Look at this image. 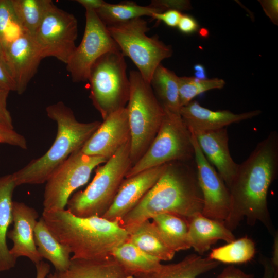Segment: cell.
I'll return each instance as SVG.
<instances>
[{
  "instance_id": "1",
  "label": "cell",
  "mask_w": 278,
  "mask_h": 278,
  "mask_svg": "<svg viewBox=\"0 0 278 278\" xmlns=\"http://www.w3.org/2000/svg\"><path fill=\"white\" fill-rule=\"evenodd\" d=\"M278 174V133L271 131L259 142L248 158L238 165L227 186L230 194L229 213L224 223L232 232L246 219L250 226L261 222L274 234L267 196Z\"/></svg>"
},
{
  "instance_id": "2",
  "label": "cell",
  "mask_w": 278,
  "mask_h": 278,
  "mask_svg": "<svg viewBox=\"0 0 278 278\" xmlns=\"http://www.w3.org/2000/svg\"><path fill=\"white\" fill-rule=\"evenodd\" d=\"M203 200L195 159L167 163L163 173L137 204L118 222L128 232L162 214L189 220L202 214Z\"/></svg>"
},
{
  "instance_id": "3",
  "label": "cell",
  "mask_w": 278,
  "mask_h": 278,
  "mask_svg": "<svg viewBox=\"0 0 278 278\" xmlns=\"http://www.w3.org/2000/svg\"><path fill=\"white\" fill-rule=\"evenodd\" d=\"M41 218L58 241L69 249L72 258L107 257L129 236L117 221L97 216L79 217L65 209L43 211Z\"/></svg>"
},
{
  "instance_id": "4",
  "label": "cell",
  "mask_w": 278,
  "mask_h": 278,
  "mask_svg": "<svg viewBox=\"0 0 278 278\" xmlns=\"http://www.w3.org/2000/svg\"><path fill=\"white\" fill-rule=\"evenodd\" d=\"M46 112L48 117L57 124L56 138L44 155L12 173L16 187L45 183L73 152L83 147L101 124L99 121H78L73 111L62 101L47 106Z\"/></svg>"
},
{
  "instance_id": "5",
  "label": "cell",
  "mask_w": 278,
  "mask_h": 278,
  "mask_svg": "<svg viewBox=\"0 0 278 278\" xmlns=\"http://www.w3.org/2000/svg\"><path fill=\"white\" fill-rule=\"evenodd\" d=\"M131 167L130 139L96 169L93 180L84 190L71 196L66 210L79 217H102Z\"/></svg>"
},
{
  "instance_id": "6",
  "label": "cell",
  "mask_w": 278,
  "mask_h": 278,
  "mask_svg": "<svg viewBox=\"0 0 278 278\" xmlns=\"http://www.w3.org/2000/svg\"><path fill=\"white\" fill-rule=\"evenodd\" d=\"M130 93L128 105L130 131L131 167L149 147L157 134L165 111L149 83L138 71L129 72Z\"/></svg>"
},
{
  "instance_id": "7",
  "label": "cell",
  "mask_w": 278,
  "mask_h": 278,
  "mask_svg": "<svg viewBox=\"0 0 278 278\" xmlns=\"http://www.w3.org/2000/svg\"><path fill=\"white\" fill-rule=\"evenodd\" d=\"M88 81L90 97L103 119L126 107L130 81L125 56L120 51H110L100 57L92 66Z\"/></svg>"
},
{
  "instance_id": "8",
  "label": "cell",
  "mask_w": 278,
  "mask_h": 278,
  "mask_svg": "<svg viewBox=\"0 0 278 278\" xmlns=\"http://www.w3.org/2000/svg\"><path fill=\"white\" fill-rule=\"evenodd\" d=\"M107 28L120 51L133 61L148 83L161 62L172 55V47L160 40L158 36H147L150 28L147 22L142 18L108 26Z\"/></svg>"
},
{
  "instance_id": "9",
  "label": "cell",
  "mask_w": 278,
  "mask_h": 278,
  "mask_svg": "<svg viewBox=\"0 0 278 278\" xmlns=\"http://www.w3.org/2000/svg\"><path fill=\"white\" fill-rule=\"evenodd\" d=\"M165 111L155 137L143 155L128 171L125 178L170 162L195 159L191 133L180 114Z\"/></svg>"
},
{
  "instance_id": "10",
  "label": "cell",
  "mask_w": 278,
  "mask_h": 278,
  "mask_svg": "<svg viewBox=\"0 0 278 278\" xmlns=\"http://www.w3.org/2000/svg\"><path fill=\"white\" fill-rule=\"evenodd\" d=\"M107 161L102 157L85 154L81 149L73 152L46 182L43 211L65 210L73 192L87 183L96 167Z\"/></svg>"
},
{
  "instance_id": "11",
  "label": "cell",
  "mask_w": 278,
  "mask_h": 278,
  "mask_svg": "<svg viewBox=\"0 0 278 278\" xmlns=\"http://www.w3.org/2000/svg\"><path fill=\"white\" fill-rule=\"evenodd\" d=\"M77 36V19L53 3L32 37L43 58L54 57L66 64L76 48Z\"/></svg>"
},
{
  "instance_id": "12",
  "label": "cell",
  "mask_w": 278,
  "mask_h": 278,
  "mask_svg": "<svg viewBox=\"0 0 278 278\" xmlns=\"http://www.w3.org/2000/svg\"><path fill=\"white\" fill-rule=\"evenodd\" d=\"M85 25L82 39L66 65L72 81H88L91 68L105 54L120 51L107 27L94 10L85 9Z\"/></svg>"
},
{
  "instance_id": "13",
  "label": "cell",
  "mask_w": 278,
  "mask_h": 278,
  "mask_svg": "<svg viewBox=\"0 0 278 278\" xmlns=\"http://www.w3.org/2000/svg\"><path fill=\"white\" fill-rule=\"evenodd\" d=\"M190 133L198 178L203 200L202 215L224 222L230 209L229 190L216 169L204 155L194 134Z\"/></svg>"
},
{
  "instance_id": "14",
  "label": "cell",
  "mask_w": 278,
  "mask_h": 278,
  "mask_svg": "<svg viewBox=\"0 0 278 278\" xmlns=\"http://www.w3.org/2000/svg\"><path fill=\"white\" fill-rule=\"evenodd\" d=\"M130 139L128 111L124 107L103 119L81 151L85 154L102 157L108 160Z\"/></svg>"
},
{
  "instance_id": "15",
  "label": "cell",
  "mask_w": 278,
  "mask_h": 278,
  "mask_svg": "<svg viewBox=\"0 0 278 278\" xmlns=\"http://www.w3.org/2000/svg\"><path fill=\"white\" fill-rule=\"evenodd\" d=\"M1 46L15 84L16 92L22 94L37 73L43 57L32 36L26 32Z\"/></svg>"
},
{
  "instance_id": "16",
  "label": "cell",
  "mask_w": 278,
  "mask_h": 278,
  "mask_svg": "<svg viewBox=\"0 0 278 278\" xmlns=\"http://www.w3.org/2000/svg\"><path fill=\"white\" fill-rule=\"evenodd\" d=\"M167 165L157 166L125 178L112 204L102 217L119 222L157 183L166 169Z\"/></svg>"
},
{
  "instance_id": "17",
  "label": "cell",
  "mask_w": 278,
  "mask_h": 278,
  "mask_svg": "<svg viewBox=\"0 0 278 278\" xmlns=\"http://www.w3.org/2000/svg\"><path fill=\"white\" fill-rule=\"evenodd\" d=\"M39 214L37 210L21 202L13 201V228L7 237L12 240L10 254L15 258L27 257L35 265L42 260L34 240V231Z\"/></svg>"
},
{
  "instance_id": "18",
  "label": "cell",
  "mask_w": 278,
  "mask_h": 278,
  "mask_svg": "<svg viewBox=\"0 0 278 278\" xmlns=\"http://www.w3.org/2000/svg\"><path fill=\"white\" fill-rule=\"evenodd\" d=\"M260 113L259 110L241 113H234L225 110L213 111L194 100L182 107L180 110L183 122L193 133L220 129L232 124L251 119Z\"/></svg>"
},
{
  "instance_id": "19",
  "label": "cell",
  "mask_w": 278,
  "mask_h": 278,
  "mask_svg": "<svg viewBox=\"0 0 278 278\" xmlns=\"http://www.w3.org/2000/svg\"><path fill=\"white\" fill-rule=\"evenodd\" d=\"M192 133L206 159L228 186L235 176L239 164L233 160L230 153L227 127Z\"/></svg>"
},
{
  "instance_id": "20",
  "label": "cell",
  "mask_w": 278,
  "mask_h": 278,
  "mask_svg": "<svg viewBox=\"0 0 278 278\" xmlns=\"http://www.w3.org/2000/svg\"><path fill=\"white\" fill-rule=\"evenodd\" d=\"M188 222V236L190 248L200 255L219 240L229 243L236 239L224 222L206 217L202 214L192 217Z\"/></svg>"
},
{
  "instance_id": "21",
  "label": "cell",
  "mask_w": 278,
  "mask_h": 278,
  "mask_svg": "<svg viewBox=\"0 0 278 278\" xmlns=\"http://www.w3.org/2000/svg\"><path fill=\"white\" fill-rule=\"evenodd\" d=\"M58 278H133L111 255L99 259L71 258L69 268Z\"/></svg>"
},
{
  "instance_id": "22",
  "label": "cell",
  "mask_w": 278,
  "mask_h": 278,
  "mask_svg": "<svg viewBox=\"0 0 278 278\" xmlns=\"http://www.w3.org/2000/svg\"><path fill=\"white\" fill-rule=\"evenodd\" d=\"M16 187L12 174L0 177V272L14 268L17 260L10 254L6 240L12 223V195Z\"/></svg>"
},
{
  "instance_id": "23",
  "label": "cell",
  "mask_w": 278,
  "mask_h": 278,
  "mask_svg": "<svg viewBox=\"0 0 278 278\" xmlns=\"http://www.w3.org/2000/svg\"><path fill=\"white\" fill-rule=\"evenodd\" d=\"M219 265V263L192 254L177 263L163 265L157 270L136 275L133 278H197Z\"/></svg>"
},
{
  "instance_id": "24",
  "label": "cell",
  "mask_w": 278,
  "mask_h": 278,
  "mask_svg": "<svg viewBox=\"0 0 278 278\" xmlns=\"http://www.w3.org/2000/svg\"><path fill=\"white\" fill-rule=\"evenodd\" d=\"M34 240L40 256L53 264L56 272H62L69 268L71 261L70 250L58 241L41 217L34 229Z\"/></svg>"
},
{
  "instance_id": "25",
  "label": "cell",
  "mask_w": 278,
  "mask_h": 278,
  "mask_svg": "<svg viewBox=\"0 0 278 278\" xmlns=\"http://www.w3.org/2000/svg\"><path fill=\"white\" fill-rule=\"evenodd\" d=\"M127 241L146 253L162 261L171 260L176 253L162 239L150 220H146L128 232Z\"/></svg>"
},
{
  "instance_id": "26",
  "label": "cell",
  "mask_w": 278,
  "mask_h": 278,
  "mask_svg": "<svg viewBox=\"0 0 278 278\" xmlns=\"http://www.w3.org/2000/svg\"><path fill=\"white\" fill-rule=\"evenodd\" d=\"M152 222L162 239L174 252L190 248L188 241V220L169 213L153 217Z\"/></svg>"
},
{
  "instance_id": "27",
  "label": "cell",
  "mask_w": 278,
  "mask_h": 278,
  "mask_svg": "<svg viewBox=\"0 0 278 278\" xmlns=\"http://www.w3.org/2000/svg\"><path fill=\"white\" fill-rule=\"evenodd\" d=\"M150 84L164 109L180 114L179 76L160 64L154 71Z\"/></svg>"
},
{
  "instance_id": "28",
  "label": "cell",
  "mask_w": 278,
  "mask_h": 278,
  "mask_svg": "<svg viewBox=\"0 0 278 278\" xmlns=\"http://www.w3.org/2000/svg\"><path fill=\"white\" fill-rule=\"evenodd\" d=\"M112 255L125 271L133 277L154 271L162 264L160 260L146 253L127 240L117 247Z\"/></svg>"
},
{
  "instance_id": "29",
  "label": "cell",
  "mask_w": 278,
  "mask_h": 278,
  "mask_svg": "<svg viewBox=\"0 0 278 278\" xmlns=\"http://www.w3.org/2000/svg\"><path fill=\"white\" fill-rule=\"evenodd\" d=\"M95 11L107 27L144 16H151L154 13L162 12L160 9L150 4L141 6L134 2L129 1H123L118 4H110L105 2Z\"/></svg>"
},
{
  "instance_id": "30",
  "label": "cell",
  "mask_w": 278,
  "mask_h": 278,
  "mask_svg": "<svg viewBox=\"0 0 278 278\" xmlns=\"http://www.w3.org/2000/svg\"><path fill=\"white\" fill-rule=\"evenodd\" d=\"M11 2L22 28L32 36L53 3L51 0H11Z\"/></svg>"
},
{
  "instance_id": "31",
  "label": "cell",
  "mask_w": 278,
  "mask_h": 278,
  "mask_svg": "<svg viewBox=\"0 0 278 278\" xmlns=\"http://www.w3.org/2000/svg\"><path fill=\"white\" fill-rule=\"evenodd\" d=\"M255 252L254 242L246 236L213 249L208 257L219 263L242 264L251 260Z\"/></svg>"
},
{
  "instance_id": "32",
  "label": "cell",
  "mask_w": 278,
  "mask_h": 278,
  "mask_svg": "<svg viewBox=\"0 0 278 278\" xmlns=\"http://www.w3.org/2000/svg\"><path fill=\"white\" fill-rule=\"evenodd\" d=\"M225 82L219 78L199 79L195 77H179V95L180 105L184 106L197 96L209 90L221 89Z\"/></svg>"
},
{
  "instance_id": "33",
  "label": "cell",
  "mask_w": 278,
  "mask_h": 278,
  "mask_svg": "<svg viewBox=\"0 0 278 278\" xmlns=\"http://www.w3.org/2000/svg\"><path fill=\"white\" fill-rule=\"evenodd\" d=\"M25 32L16 16L11 0H0V44L9 43Z\"/></svg>"
},
{
  "instance_id": "34",
  "label": "cell",
  "mask_w": 278,
  "mask_h": 278,
  "mask_svg": "<svg viewBox=\"0 0 278 278\" xmlns=\"http://www.w3.org/2000/svg\"><path fill=\"white\" fill-rule=\"evenodd\" d=\"M0 143L8 144L23 149L27 148L25 137L14 129L9 128L0 124Z\"/></svg>"
},
{
  "instance_id": "35",
  "label": "cell",
  "mask_w": 278,
  "mask_h": 278,
  "mask_svg": "<svg viewBox=\"0 0 278 278\" xmlns=\"http://www.w3.org/2000/svg\"><path fill=\"white\" fill-rule=\"evenodd\" d=\"M0 86L9 92L16 91L15 84L1 44Z\"/></svg>"
},
{
  "instance_id": "36",
  "label": "cell",
  "mask_w": 278,
  "mask_h": 278,
  "mask_svg": "<svg viewBox=\"0 0 278 278\" xmlns=\"http://www.w3.org/2000/svg\"><path fill=\"white\" fill-rule=\"evenodd\" d=\"M150 5L160 9L162 12L170 9L177 10L181 12L192 8L190 3L188 1L153 0L151 2Z\"/></svg>"
},
{
  "instance_id": "37",
  "label": "cell",
  "mask_w": 278,
  "mask_h": 278,
  "mask_svg": "<svg viewBox=\"0 0 278 278\" xmlns=\"http://www.w3.org/2000/svg\"><path fill=\"white\" fill-rule=\"evenodd\" d=\"M9 91L0 86V124L9 128L14 129L12 119L7 106Z\"/></svg>"
},
{
  "instance_id": "38",
  "label": "cell",
  "mask_w": 278,
  "mask_h": 278,
  "mask_svg": "<svg viewBox=\"0 0 278 278\" xmlns=\"http://www.w3.org/2000/svg\"><path fill=\"white\" fill-rule=\"evenodd\" d=\"M182 13L177 10L170 9L160 13H154L151 17L158 21L163 22L170 27H177Z\"/></svg>"
},
{
  "instance_id": "39",
  "label": "cell",
  "mask_w": 278,
  "mask_h": 278,
  "mask_svg": "<svg viewBox=\"0 0 278 278\" xmlns=\"http://www.w3.org/2000/svg\"><path fill=\"white\" fill-rule=\"evenodd\" d=\"M199 27L194 18L188 14H182L177 27L181 32L189 34L196 32Z\"/></svg>"
},
{
  "instance_id": "40",
  "label": "cell",
  "mask_w": 278,
  "mask_h": 278,
  "mask_svg": "<svg viewBox=\"0 0 278 278\" xmlns=\"http://www.w3.org/2000/svg\"><path fill=\"white\" fill-rule=\"evenodd\" d=\"M266 15L275 25L278 23V1H259Z\"/></svg>"
},
{
  "instance_id": "41",
  "label": "cell",
  "mask_w": 278,
  "mask_h": 278,
  "mask_svg": "<svg viewBox=\"0 0 278 278\" xmlns=\"http://www.w3.org/2000/svg\"><path fill=\"white\" fill-rule=\"evenodd\" d=\"M217 278H254V275L230 266L225 268Z\"/></svg>"
},
{
  "instance_id": "42",
  "label": "cell",
  "mask_w": 278,
  "mask_h": 278,
  "mask_svg": "<svg viewBox=\"0 0 278 278\" xmlns=\"http://www.w3.org/2000/svg\"><path fill=\"white\" fill-rule=\"evenodd\" d=\"M272 247V257L270 260L274 271H278V234L275 232Z\"/></svg>"
},
{
  "instance_id": "43",
  "label": "cell",
  "mask_w": 278,
  "mask_h": 278,
  "mask_svg": "<svg viewBox=\"0 0 278 278\" xmlns=\"http://www.w3.org/2000/svg\"><path fill=\"white\" fill-rule=\"evenodd\" d=\"M35 265L36 268V278H46L50 271L49 264L42 260Z\"/></svg>"
},
{
  "instance_id": "44",
  "label": "cell",
  "mask_w": 278,
  "mask_h": 278,
  "mask_svg": "<svg viewBox=\"0 0 278 278\" xmlns=\"http://www.w3.org/2000/svg\"><path fill=\"white\" fill-rule=\"evenodd\" d=\"M76 2L81 5L85 9L96 11L105 2L103 0H77Z\"/></svg>"
},
{
  "instance_id": "45",
  "label": "cell",
  "mask_w": 278,
  "mask_h": 278,
  "mask_svg": "<svg viewBox=\"0 0 278 278\" xmlns=\"http://www.w3.org/2000/svg\"><path fill=\"white\" fill-rule=\"evenodd\" d=\"M261 263L264 268V274L262 278H272L274 274V270L270 260L266 258H263L261 259Z\"/></svg>"
},
{
  "instance_id": "46",
  "label": "cell",
  "mask_w": 278,
  "mask_h": 278,
  "mask_svg": "<svg viewBox=\"0 0 278 278\" xmlns=\"http://www.w3.org/2000/svg\"><path fill=\"white\" fill-rule=\"evenodd\" d=\"M195 77L199 79H206V73L205 67L201 64H197L194 66Z\"/></svg>"
},
{
  "instance_id": "47",
  "label": "cell",
  "mask_w": 278,
  "mask_h": 278,
  "mask_svg": "<svg viewBox=\"0 0 278 278\" xmlns=\"http://www.w3.org/2000/svg\"><path fill=\"white\" fill-rule=\"evenodd\" d=\"M47 278H58L57 272H55L53 273H50L47 275Z\"/></svg>"
},
{
  "instance_id": "48",
  "label": "cell",
  "mask_w": 278,
  "mask_h": 278,
  "mask_svg": "<svg viewBox=\"0 0 278 278\" xmlns=\"http://www.w3.org/2000/svg\"><path fill=\"white\" fill-rule=\"evenodd\" d=\"M272 278H278V271L274 272V274Z\"/></svg>"
},
{
  "instance_id": "49",
  "label": "cell",
  "mask_w": 278,
  "mask_h": 278,
  "mask_svg": "<svg viewBox=\"0 0 278 278\" xmlns=\"http://www.w3.org/2000/svg\"><path fill=\"white\" fill-rule=\"evenodd\" d=\"M26 278H27V277H26Z\"/></svg>"
}]
</instances>
